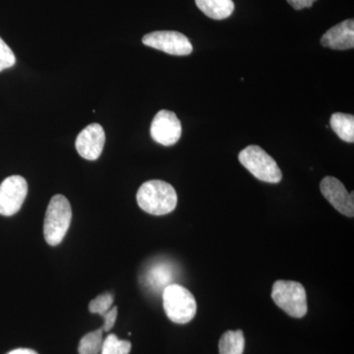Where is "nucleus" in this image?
Here are the masks:
<instances>
[{"label":"nucleus","instance_id":"obj_3","mask_svg":"<svg viewBox=\"0 0 354 354\" xmlns=\"http://www.w3.org/2000/svg\"><path fill=\"white\" fill-rule=\"evenodd\" d=\"M162 304L169 320L176 324H187L194 319L197 304L194 295L187 288L171 283L162 291Z\"/></svg>","mask_w":354,"mask_h":354},{"label":"nucleus","instance_id":"obj_18","mask_svg":"<svg viewBox=\"0 0 354 354\" xmlns=\"http://www.w3.org/2000/svg\"><path fill=\"white\" fill-rule=\"evenodd\" d=\"M113 295L111 293H104V295H99L90 302L88 310H90L91 313L99 314L102 316L113 307Z\"/></svg>","mask_w":354,"mask_h":354},{"label":"nucleus","instance_id":"obj_2","mask_svg":"<svg viewBox=\"0 0 354 354\" xmlns=\"http://www.w3.org/2000/svg\"><path fill=\"white\" fill-rule=\"evenodd\" d=\"M72 220V209L68 199L64 195L51 198L44 223V235L46 243L57 246L64 241Z\"/></svg>","mask_w":354,"mask_h":354},{"label":"nucleus","instance_id":"obj_21","mask_svg":"<svg viewBox=\"0 0 354 354\" xmlns=\"http://www.w3.org/2000/svg\"><path fill=\"white\" fill-rule=\"evenodd\" d=\"M286 1L295 10H302L304 8H311L317 0H286Z\"/></svg>","mask_w":354,"mask_h":354},{"label":"nucleus","instance_id":"obj_7","mask_svg":"<svg viewBox=\"0 0 354 354\" xmlns=\"http://www.w3.org/2000/svg\"><path fill=\"white\" fill-rule=\"evenodd\" d=\"M28 194V183L24 177H7L0 184V215L10 216L19 212Z\"/></svg>","mask_w":354,"mask_h":354},{"label":"nucleus","instance_id":"obj_9","mask_svg":"<svg viewBox=\"0 0 354 354\" xmlns=\"http://www.w3.org/2000/svg\"><path fill=\"white\" fill-rule=\"evenodd\" d=\"M320 189L324 197L330 203V205L337 211H339L342 215L348 216V218H353V192L349 194L342 181H339L335 177H325L321 181Z\"/></svg>","mask_w":354,"mask_h":354},{"label":"nucleus","instance_id":"obj_12","mask_svg":"<svg viewBox=\"0 0 354 354\" xmlns=\"http://www.w3.org/2000/svg\"><path fill=\"white\" fill-rule=\"evenodd\" d=\"M174 267L169 262H158L151 265L145 274V283L153 290L164 291L172 283Z\"/></svg>","mask_w":354,"mask_h":354},{"label":"nucleus","instance_id":"obj_10","mask_svg":"<svg viewBox=\"0 0 354 354\" xmlns=\"http://www.w3.org/2000/svg\"><path fill=\"white\" fill-rule=\"evenodd\" d=\"M106 143V133L99 123H92L84 128L77 136V152L85 160H95L102 155Z\"/></svg>","mask_w":354,"mask_h":354},{"label":"nucleus","instance_id":"obj_5","mask_svg":"<svg viewBox=\"0 0 354 354\" xmlns=\"http://www.w3.org/2000/svg\"><path fill=\"white\" fill-rule=\"evenodd\" d=\"M272 298L279 308L293 318H302L308 311L306 291L297 281H277L272 286Z\"/></svg>","mask_w":354,"mask_h":354},{"label":"nucleus","instance_id":"obj_8","mask_svg":"<svg viewBox=\"0 0 354 354\" xmlns=\"http://www.w3.org/2000/svg\"><path fill=\"white\" fill-rule=\"evenodd\" d=\"M183 127L176 114L172 111H158L151 125V136L153 141L160 145L169 147L174 145L180 139Z\"/></svg>","mask_w":354,"mask_h":354},{"label":"nucleus","instance_id":"obj_1","mask_svg":"<svg viewBox=\"0 0 354 354\" xmlns=\"http://www.w3.org/2000/svg\"><path fill=\"white\" fill-rule=\"evenodd\" d=\"M137 202L140 208L150 215H167L176 208V191L165 181L149 180L139 188Z\"/></svg>","mask_w":354,"mask_h":354},{"label":"nucleus","instance_id":"obj_20","mask_svg":"<svg viewBox=\"0 0 354 354\" xmlns=\"http://www.w3.org/2000/svg\"><path fill=\"white\" fill-rule=\"evenodd\" d=\"M102 317L104 318V326H102V329L104 330V332H109V330H111L114 327L116 318H118V307H111Z\"/></svg>","mask_w":354,"mask_h":354},{"label":"nucleus","instance_id":"obj_14","mask_svg":"<svg viewBox=\"0 0 354 354\" xmlns=\"http://www.w3.org/2000/svg\"><path fill=\"white\" fill-rule=\"evenodd\" d=\"M330 127L335 134L348 143L354 142V116L353 114L334 113L330 120Z\"/></svg>","mask_w":354,"mask_h":354},{"label":"nucleus","instance_id":"obj_19","mask_svg":"<svg viewBox=\"0 0 354 354\" xmlns=\"http://www.w3.org/2000/svg\"><path fill=\"white\" fill-rule=\"evenodd\" d=\"M16 58L12 50L8 44L0 38V72L4 69L10 68L15 64Z\"/></svg>","mask_w":354,"mask_h":354},{"label":"nucleus","instance_id":"obj_17","mask_svg":"<svg viewBox=\"0 0 354 354\" xmlns=\"http://www.w3.org/2000/svg\"><path fill=\"white\" fill-rule=\"evenodd\" d=\"M131 342L118 339L115 335H109L104 339L101 354H129Z\"/></svg>","mask_w":354,"mask_h":354},{"label":"nucleus","instance_id":"obj_13","mask_svg":"<svg viewBox=\"0 0 354 354\" xmlns=\"http://www.w3.org/2000/svg\"><path fill=\"white\" fill-rule=\"evenodd\" d=\"M196 6L205 15L214 20H223L234 11L232 0H195Z\"/></svg>","mask_w":354,"mask_h":354},{"label":"nucleus","instance_id":"obj_16","mask_svg":"<svg viewBox=\"0 0 354 354\" xmlns=\"http://www.w3.org/2000/svg\"><path fill=\"white\" fill-rule=\"evenodd\" d=\"M104 330H95L84 335L79 344V353L80 354H99L101 353L102 344H104Z\"/></svg>","mask_w":354,"mask_h":354},{"label":"nucleus","instance_id":"obj_6","mask_svg":"<svg viewBox=\"0 0 354 354\" xmlns=\"http://www.w3.org/2000/svg\"><path fill=\"white\" fill-rule=\"evenodd\" d=\"M147 46L156 48L171 55H189L193 51L192 44L187 37L176 31H156L147 34L142 39Z\"/></svg>","mask_w":354,"mask_h":354},{"label":"nucleus","instance_id":"obj_22","mask_svg":"<svg viewBox=\"0 0 354 354\" xmlns=\"http://www.w3.org/2000/svg\"><path fill=\"white\" fill-rule=\"evenodd\" d=\"M7 354H38L36 351L29 348H17Z\"/></svg>","mask_w":354,"mask_h":354},{"label":"nucleus","instance_id":"obj_11","mask_svg":"<svg viewBox=\"0 0 354 354\" xmlns=\"http://www.w3.org/2000/svg\"><path fill=\"white\" fill-rule=\"evenodd\" d=\"M321 44L335 50L354 48V21L348 19L328 30L321 38Z\"/></svg>","mask_w":354,"mask_h":354},{"label":"nucleus","instance_id":"obj_15","mask_svg":"<svg viewBox=\"0 0 354 354\" xmlns=\"http://www.w3.org/2000/svg\"><path fill=\"white\" fill-rule=\"evenodd\" d=\"M245 339L241 330H227L218 342L220 354H243Z\"/></svg>","mask_w":354,"mask_h":354},{"label":"nucleus","instance_id":"obj_4","mask_svg":"<svg viewBox=\"0 0 354 354\" xmlns=\"http://www.w3.org/2000/svg\"><path fill=\"white\" fill-rule=\"evenodd\" d=\"M239 162L256 178L268 183H279L281 180V171L278 164L264 149L251 145L242 150Z\"/></svg>","mask_w":354,"mask_h":354}]
</instances>
